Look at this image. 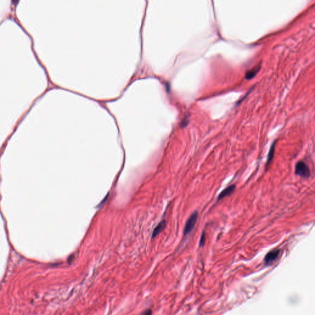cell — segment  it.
I'll list each match as a JSON object with an SVG mask.
<instances>
[{
    "label": "cell",
    "instance_id": "5b68a950",
    "mask_svg": "<svg viewBox=\"0 0 315 315\" xmlns=\"http://www.w3.org/2000/svg\"><path fill=\"white\" fill-rule=\"evenodd\" d=\"M165 227H166V221L163 220L154 229L153 233H152V237L154 238V237L156 236L158 234H160L165 228Z\"/></svg>",
    "mask_w": 315,
    "mask_h": 315
},
{
    "label": "cell",
    "instance_id": "7a4b0ae2",
    "mask_svg": "<svg viewBox=\"0 0 315 315\" xmlns=\"http://www.w3.org/2000/svg\"><path fill=\"white\" fill-rule=\"evenodd\" d=\"M295 174L303 178H308L310 176V171L308 166L303 161H299L295 167Z\"/></svg>",
    "mask_w": 315,
    "mask_h": 315
},
{
    "label": "cell",
    "instance_id": "8992f818",
    "mask_svg": "<svg viewBox=\"0 0 315 315\" xmlns=\"http://www.w3.org/2000/svg\"><path fill=\"white\" fill-rule=\"evenodd\" d=\"M260 69V65H259L257 66H255L252 69H251L250 70L248 71L246 73V76L245 78L247 79V80H250V79H252V78H254L255 75L259 71Z\"/></svg>",
    "mask_w": 315,
    "mask_h": 315
},
{
    "label": "cell",
    "instance_id": "ba28073f",
    "mask_svg": "<svg viewBox=\"0 0 315 315\" xmlns=\"http://www.w3.org/2000/svg\"><path fill=\"white\" fill-rule=\"evenodd\" d=\"M205 241H206V239H205V233H204V232H202V234H201V236L200 241H199V246H202L204 244Z\"/></svg>",
    "mask_w": 315,
    "mask_h": 315
},
{
    "label": "cell",
    "instance_id": "6da1fadb",
    "mask_svg": "<svg viewBox=\"0 0 315 315\" xmlns=\"http://www.w3.org/2000/svg\"><path fill=\"white\" fill-rule=\"evenodd\" d=\"M198 216V213L197 211L193 213L192 214V215L190 216V217L187 220V221L185 223V227H184V230H183V235L184 236L188 235L193 230V228L195 226V224L197 223V221Z\"/></svg>",
    "mask_w": 315,
    "mask_h": 315
},
{
    "label": "cell",
    "instance_id": "9c48e42d",
    "mask_svg": "<svg viewBox=\"0 0 315 315\" xmlns=\"http://www.w3.org/2000/svg\"><path fill=\"white\" fill-rule=\"evenodd\" d=\"M151 315V310H147L145 311L141 315Z\"/></svg>",
    "mask_w": 315,
    "mask_h": 315
},
{
    "label": "cell",
    "instance_id": "52a82bcc",
    "mask_svg": "<svg viewBox=\"0 0 315 315\" xmlns=\"http://www.w3.org/2000/svg\"><path fill=\"white\" fill-rule=\"evenodd\" d=\"M275 142H274L270 149V151H269V153L268 154V158H267V161H266V166H269V165L270 164V163L271 162L273 158V156H274V154H275Z\"/></svg>",
    "mask_w": 315,
    "mask_h": 315
},
{
    "label": "cell",
    "instance_id": "277c9868",
    "mask_svg": "<svg viewBox=\"0 0 315 315\" xmlns=\"http://www.w3.org/2000/svg\"><path fill=\"white\" fill-rule=\"evenodd\" d=\"M236 188V185H232L229 186H228L227 188H226L225 189H224L220 193V195H218V201H220L223 198H224L225 197L231 195L232 193L234 191Z\"/></svg>",
    "mask_w": 315,
    "mask_h": 315
},
{
    "label": "cell",
    "instance_id": "3957f363",
    "mask_svg": "<svg viewBox=\"0 0 315 315\" xmlns=\"http://www.w3.org/2000/svg\"><path fill=\"white\" fill-rule=\"evenodd\" d=\"M280 253V249H274L272 250L271 251H270L265 257L264 259L265 264L266 265H269L272 262H273L278 257Z\"/></svg>",
    "mask_w": 315,
    "mask_h": 315
}]
</instances>
